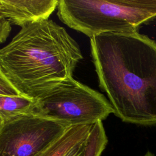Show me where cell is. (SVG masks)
Here are the masks:
<instances>
[{
	"mask_svg": "<svg viewBox=\"0 0 156 156\" xmlns=\"http://www.w3.org/2000/svg\"><path fill=\"white\" fill-rule=\"evenodd\" d=\"M101 89L123 122L156 125V41L138 30L90 38Z\"/></svg>",
	"mask_w": 156,
	"mask_h": 156,
	"instance_id": "cell-1",
	"label": "cell"
},
{
	"mask_svg": "<svg viewBox=\"0 0 156 156\" xmlns=\"http://www.w3.org/2000/svg\"><path fill=\"white\" fill-rule=\"evenodd\" d=\"M83 58L77 43L47 20L28 24L0 51V73L21 93L37 99L72 77Z\"/></svg>",
	"mask_w": 156,
	"mask_h": 156,
	"instance_id": "cell-2",
	"label": "cell"
},
{
	"mask_svg": "<svg viewBox=\"0 0 156 156\" xmlns=\"http://www.w3.org/2000/svg\"><path fill=\"white\" fill-rule=\"evenodd\" d=\"M57 8L63 23L90 38L138 30L156 17V0H58Z\"/></svg>",
	"mask_w": 156,
	"mask_h": 156,
	"instance_id": "cell-3",
	"label": "cell"
},
{
	"mask_svg": "<svg viewBox=\"0 0 156 156\" xmlns=\"http://www.w3.org/2000/svg\"><path fill=\"white\" fill-rule=\"evenodd\" d=\"M38 115L69 126L106 119L113 109L105 96L72 77L37 98Z\"/></svg>",
	"mask_w": 156,
	"mask_h": 156,
	"instance_id": "cell-4",
	"label": "cell"
},
{
	"mask_svg": "<svg viewBox=\"0 0 156 156\" xmlns=\"http://www.w3.org/2000/svg\"><path fill=\"white\" fill-rule=\"evenodd\" d=\"M71 127L38 115L0 123V156H37Z\"/></svg>",
	"mask_w": 156,
	"mask_h": 156,
	"instance_id": "cell-5",
	"label": "cell"
},
{
	"mask_svg": "<svg viewBox=\"0 0 156 156\" xmlns=\"http://www.w3.org/2000/svg\"><path fill=\"white\" fill-rule=\"evenodd\" d=\"M58 3V0H0V16L23 27L48 20Z\"/></svg>",
	"mask_w": 156,
	"mask_h": 156,
	"instance_id": "cell-6",
	"label": "cell"
},
{
	"mask_svg": "<svg viewBox=\"0 0 156 156\" xmlns=\"http://www.w3.org/2000/svg\"><path fill=\"white\" fill-rule=\"evenodd\" d=\"M30 115H38L37 99L21 93L0 73V123Z\"/></svg>",
	"mask_w": 156,
	"mask_h": 156,
	"instance_id": "cell-7",
	"label": "cell"
},
{
	"mask_svg": "<svg viewBox=\"0 0 156 156\" xmlns=\"http://www.w3.org/2000/svg\"><path fill=\"white\" fill-rule=\"evenodd\" d=\"M91 124H82L69 127L65 133L37 156H64L77 143L88 136Z\"/></svg>",
	"mask_w": 156,
	"mask_h": 156,
	"instance_id": "cell-8",
	"label": "cell"
},
{
	"mask_svg": "<svg viewBox=\"0 0 156 156\" xmlns=\"http://www.w3.org/2000/svg\"><path fill=\"white\" fill-rule=\"evenodd\" d=\"M10 23L4 18L0 16V40L1 43H3L9 36L11 26Z\"/></svg>",
	"mask_w": 156,
	"mask_h": 156,
	"instance_id": "cell-9",
	"label": "cell"
},
{
	"mask_svg": "<svg viewBox=\"0 0 156 156\" xmlns=\"http://www.w3.org/2000/svg\"><path fill=\"white\" fill-rule=\"evenodd\" d=\"M143 156H155L152 152H151L150 151H148V152H147L146 154H145V155H143Z\"/></svg>",
	"mask_w": 156,
	"mask_h": 156,
	"instance_id": "cell-10",
	"label": "cell"
}]
</instances>
